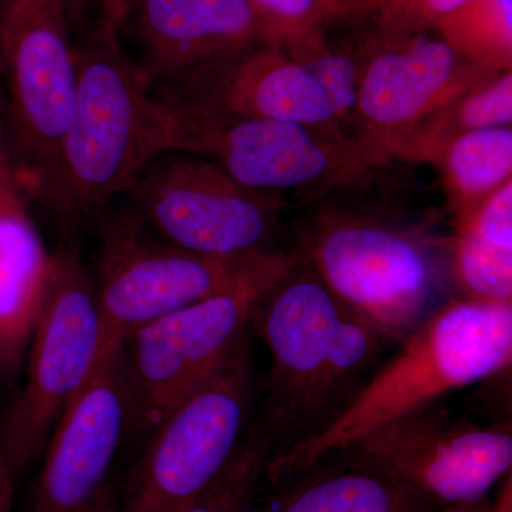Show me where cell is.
Here are the masks:
<instances>
[{"label": "cell", "mask_w": 512, "mask_h": 512, "mask_svg": "<svg viewBox=\"0 0 512 512\" xmlns=\"http://www.w3.org/2000/svg\"><path fill=\"white\" fill-rule=\"evenodd\" d=\"M251 330L271 355L259 427L275 456L338 419L397 346L298 258L255 303Z\"/></svg>", "instance_id": "cell-1"}, {"label": "cell", "mask_w": 512, "mask_h": 512, "mask_svg": "<svg viewBox=\"0 0 512 512\" xmlns=\"http://www.w3.org/2000/svg\"><path fill=\"white\" fill-rule=\"evenodd\" d=\"M74 46L72 119L53 167L32 194L69 229L103 217L154 158L171 151L170 107L153 93L146 70L124 53L119 37L94 28Z\"/></svg>", "instance_id": "cell-2"}, {"label": "cell", "mask_w": 512, "mask_h": 512, "mask_svg": "<svg viewBox=\"0 0 512 512\" xmlns=\"http://www.w3.org/2000/svg\"><path fill=\"white\" fill-rule=\"evenodd\" d=\"M396 348L329 427L272 457L265 483L312 466L384 424L510 367L512 302H444Z\"/></svg>", "instance_id": "cell-3"}, {"label": "cell", "mask_w": 512, "mask_h": 512, "mask_svg": "<svg viewBox=\"0 0 512 512\" xmlns=\"http://www.w3.org/2000/svg\"><path fill=\"white\" fill-rule=\"evenodd\" d=\"M369 47L367 33L336 40L318 26L150 80L151 90L171 106L207 116L292 121L349 134Z\"/></svg>", "instance_id": "cell-4"}, {"label": "cell", "mask_w": 512, "mask_h": 512, "mask_svg": "<svg viewBox=\"0 0 512 512\" xmlns=\"http://www.w3.org/2000/svg\"><path fill=\"white\" fill-rule=\"evenodd\" d=\"M289 249L330 291L393 342L436 311L439 252L426 227L340 197L309 202Z\"/></svg>", "instance_id": "cell-5"}, {"label": "cell", "mask_w": 512, "mask_h": 512, "mask_svg": "<svg viewBox=\"0 0 512 512\" xmlns=\"http://www.w3.org/2000/svg\"><path fill=\"white\" fill-rule=\"evenodd\" d=\"M97 301L104 342L214 296L266 292L295 265L291 251L207 255L148 237L117 211L103 218Z\"/></svg>", "instance_id": "cell-6"}, {"label": "cell", "mask_w": 512, "mask_h": 512, "mask_svg": "<svg viewBox=\"0 0 512 512\" xmlns=\"http://www.w3.org/2000/svg\"><path fill=\"white\" fill-rule=\"evenodd\" d=\"M168 107L171 151L210 158L238 183L266 194L298 195L309 204L359 187L389 164L346 131Z\"/></svg>", "instance_id": "cell-7"}, {"label": "cell", "mask_w": 512, "mask_h": 512, "mask_svg": "<svg viewBox=\"0 0 512 512\" xmlns=\"http://www.w3.org/2000/svg\"><path fill=\"white\" fill-rule=\"evenodd\" d=\"M120 212L148 237L207 255L268 254L289 200L238 183L210 158L165 151L123 194Z\"/></svg>", "instance_id": "cell-8"}, {"label": "cell", "mask_w": 512, "mask_h": 512, "mask_svg": "<svg viewBox=\"0 0 512 512\" xmlns=\"http://www.w3.org/2000/svg\"><path fill=\"white\" fill-rule=\"evenodd\" d=\"M104 345L96 279L79 245L53 252L45 301L33 328L26 383L6 421L3 461L20 473L45 451L70 400L92 375Z\"/></svg>", "instance_id": "cell-9"}, {"label": "cell", "mask_w": 512, "mask_h": 512, "mask_svg": "<svg viewBox=\"0 0 512 512\" xmlns=\"http://www.w3.org/2000/svg\"><path fill=\"white\" fill-rule=\"evenodd\" d=\"M254 390L249 330L148 437L119 512H177L210 487L247 437Z\"/></svg>", "instance_id": "cell-10"}, {"label": "cell", "mask_w": 512, "mask_h": 512, "mask_svg": "<svg viewBox=\"0 0 512 512\" xmlns=\"http://www.w3.org/2000/svg\"><path fill=\"white\" fill-rule=\"evenodd\" d=\"M69 19L56 0H0L9 146L22 190L45 180L72 119L77 62Z\"/></svg>", "instance_id": "cell-11"}, {"label": "cell", "mask_w": 512, "mask_h": 512, "mask_svg": "<svg viewBox=\"0 0 512 512\" xmlns=\"http://www.w3.org/2000/svg\"><path fill=\"white\" fill-rule=\"evenodd\" d=\"M353 466L407 485L437 507L478 503L510 476L508 426H478L440 402L421 407L339 451Z\"/></svg>", "instance_id": "cell-12"}, {"label": "cell", "mask_w": 512, "mask_h": 512, "mask_svg": "<svg viewBox=\"0 0 512 512\" xmlns=\"http://www.w3.org/2000/svg\"><path fill=\"white\" fill-rule=\"evenodd\" d=\"M264 293L214 296L154 320L124 340L130 433L148 439L218 369L251 330L255 303Z\"/></svg>", "instance_id": "cell-13"}, {"label": "cell", "mask_w": 512, "mask_h": 512, "mask_svg": "<svg viewBox=\"0 0 512 512\" xmlns=\"http://www.w3.org/2000/svg\"><path fill=\"white\" fill-rule=\"evenodd\" d=\"M494 76L461 59L436 32L389 43L372 36L349 134L390 163L384 151L392 141Z\"/></svg>", "instance_id": "cell-14"}, {"label": "cell", "mask_w": 512, "mask_h": 512, "mask_svg": "<svg viewBox=\"0 0 512 512\" xmlns=\"http://www.w3.org/2000/svg\"><path fill=\"white\" fill-rule=\"evenodd\" d=\"M130 427L124 342H104L92 375L70 400L45 447L32 512H84Z\"/></svg>", "instance_id": "cell-15"}, {"label": "cell", "mask_w": 512, "mask_h": 512, "mask_svg": "<svg viewBox=\"0 0 512 512\" xmlns=\"http://www.w3.org/2000/svg\"><path fill=\"white\" fill-rule=\"evenodd\" d=\"M121 32L140 46L150 80L188 72L235 50L278 40L251 0H131Z\"/></svg>", "instance_id": "cell-16"}, {"label": "cell", "mask_w": 512, "mask_h": 512, "mask_svg": "<svg viewBox=\"0 0 512 512\" xmlns=\"http://www.w3.org/2000/svg\"><path fill=\"white\" fill-rule=\"evenodd\" d=\"M19 184L0 190V370L25 359L52 271Z\"/></svg>", "instance_id": "cell-17"}, {"label": "cell", "mask_w": 512, "mask_h": 512, "mask_svg": "<svg viewBox=\"0 0 512 512\" xmlns=\"http://www.w3.org/2000/svg\"><path fill=\"white\" fill-rule=\"evenodd\" d=\"M269 485L249 512H431L436 504L373 471L353 466L340 453L316 461Z\"/></svg>", "instance_id": "cell-18"}, {"label": "cell", "mask_w": 512, "mask_h": 512, "mask_svg": "<svg viewBox=\"0 0 512 512\" xmlns=\"http://www.w3.org/2000/svg\"><path fill=\"white\" fill-rule=\"evenodd\" d=\"M512 70L491 77L387 146V160L436 164L451 141L484 128L512 127Z\"/></svg>", "instance_id": "cell-19"}, {"label": "cell", "mask_w": 512, "mask_h": 512, "mask_svg": "<svg viewBox=\"0 0 512 512\" xmlns=\"http://www.w3.org/2000/svg\"><path fill=\"white\" fill-rule=\"evenodd\" d=\"M453 220L512 180V127L484 128L448 143L436 161Z\"/></svg>", "instance_id": "cell-20"}, {"label": "cell", "mask_w": 512, "mask_h": 512, "mask_svg": "<svg viewBox=\"0 0 512 512\" xmlns=\"http://www.w3.org/2000/svg\"><path fill=\"white\" fill-rule=\"evenodd\" d=\"M437 35L456 55L491 74L512 70V0H467Z\"/></svg>", "instance_id": "cell-21"}, {"label": "cell", "mask_w": 512, "mask_h": 512, "mask_svg": "<svg viewBox=\"0 0 512 512\" xmlns=\"http://www.w3.org/2000/svg\"><path fill=\"white\" fill-rule=\"evenodd\" d=\"M275 447L261 427L239 446L224 471L191 503L177 512H249L254 505Z\"/></svg>", "instance_id": "cell-22"}, {"label": "cell", "mask_w": 512, "mask_h": 512, "mask_svg": "<svg viewBox=\"0 0 512 512\" xmlns=\"http://www.w3.org/2000/svg\"><path fill=\"white\" fill-rule=\"evenodd\" d=\"M444 244L451 275L463 298L512 302V249L457 234Z\"/></svg>", "instance_id": "cell-23"}, {"label": "cell", "mask_w": 512, "mask_h": 512, "mask_svg": "<svg viewBox=\"0 0 512 512\" xmlns=\"http://www.w3.org/2000/svg\"><path fill=\"white\" fill-rule=\"evenodd\" d=\"M467 0H375L365 19L372 22L373 39L399 42L436 32L441 20Z\"/></svg>", "instance_id": "cell-24"}, {"label": "cell", "mask_w": 512, "mask_h": 512, "mask_svg": "<svg viewBox=\"0 0 512 512\" xmlns=\"http://www.w3.org/2000/svg\"><path fill=\"white\" fill-rule=\"evenodd\" d=\"M457 235H468L497 247L512 249V180L454 221Z\"/></svg>", "instance_id": "cell-25"}, {"label": "cell", "mask_w": 512, "mask_h": 512, "mask_svg": "<svg viewBox=\"0 0 512 512\" xmlns=\"http://www.w3.org/2000/svg\"><path fill=\"white\" fill-rule=\"evenodd\" d=\"M278 40L295 39L320 26L319 0H251Z\"/></svg>", "instance_id": "cell-26"}, {"label": "cell", "mask_w": 512, "mask_h": 512, "mask_svg": "<svg viewBox=\"0 0 512 512\" xmlns=\"http://www.w3.org/2000/svg\"><path fill=\"white\" fill-rule=\"evenodd\" d=\"M367 0H319L320 25L362 19Z\"/></svg>", "instance_id": "cell-27"}, {"label": "cell", "mask_w": 512, "mask_h": 512, "mask_svg": "<svg viewBox=\"0 0 512 512\" xmlns=\"http://www.w3.org/2000/svg\"><path fill=\"white\" fill-rule=\"evenodd\" d=\"M431 512H512L511 481L495 498L487 497L478 503L446 505Z\"/></svg>", "instance_id": "cell-28"}, {"label": "cell", "mask_w": 512, "mask_h": 512, "mask_svg": "<svg viewBox=\"0 0 512 512\" xmlns=\"http://www.w3.org/2000/svg\"><path fill=\"white\" fill-rule=\"evenodd\" d=\"M131 0H99L96 29L104 35L119 37L121 20Z\"/></svg>", "instance_id": "cell-29"}, {"label": "cell", "mask_w": 512, "mask_h": 512, "mask_svg": "<svg viewBox=\"0 0 512 512\" xmlns=\"http://www.w3.org/2000/svg\"><path fill=\"white\" fill-rule=\"evenodd\" d=\"M13 184H19L18 171L13 163L8 140L0 136V190Z\"/></svg>", "instance_id": "cell-30"}, {"label": "cell", "mask_w": 512, "mask_h": 512, "mask_svg": "<svg viewBox=\"0 0 512 512\" xmlns=\"http://www.w3.org/2000/svg\"><path fill=\"white\" fill-rule=\"evenodd\" d=\"M13 474L0 458V512H15L13 510Z\"/></svg>", "instance_id": "cell-31"}, {"label": "cell", "mask_w": 512, "mask_h": 512, "mask_svg": "<svg viewBox=\"0 0 512 512\" xmlns=\"http://www.w3.org/2000/svg\"><path fill=\"white\" fill-rule=\"evenodd\" d=\"M119 508L116 494H114L109 485H106L84 512H119Z\"/></svg>", "instance_id": "cell-32"}, {"label": "cell", "mask_w": 512, "mask_h": 512, "mask_svg": "<svg viewBox=\"0 0 512 512\" xmlns=\"http://www.w3.org/2000/svg\"><path fill=\"white\" fill-rule=\"evenodd\" d=\"M59 5H62L64 10L69 13V16L72 15L74 9L79 8L80 5L84 2V0H56Z\"/></svg>", "instance_id": "cell-33"}, {"label": "cell", "mask_w": 512, "mask_h": 512, "mask_svg": "<svg viewBox=\"0 0 512 512\" xmlns=\"http://www.w3.org/2000/svg\"><path fill=\"white\" fill-rule=\"evenodd\" d=\"M6 128H8V127H6L5 119H3L2 106H0V136L5 137L9 143V138H8V133H6Z\"/></svg>", "instance_id": "cell-34"}, {"label": "cell", "mask_w": 512, "mask_h": 512, "mask_svg": "<svg viewBox=\"0 0 512 512\" xmlns=\"http://www.w3.org/2000/svg\"><path fill=\"white\" fill-rule=\"evenodd\" d=\"M373 2H375V0H367L366 6H365V12H363L362 19H365L367 12H369V9L372 8Z\"/></svg>", "instance_id": "cell-35"}]
</instances>
